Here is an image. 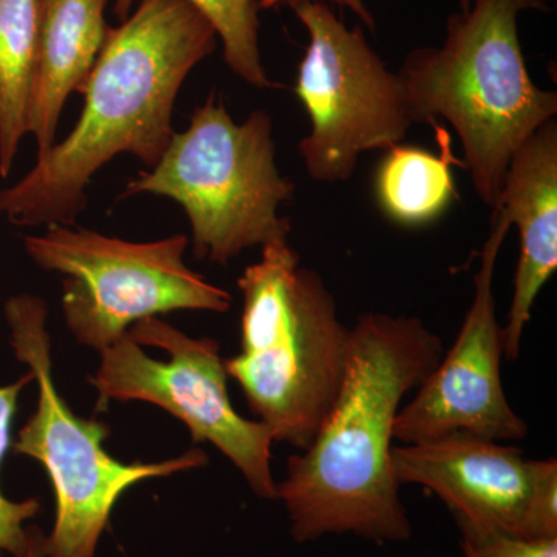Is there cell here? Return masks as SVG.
Returning <instances> with one entry per match:
<instances>
[{"mask_svg":"<svg viewBox=\"0 0 557 557\" xmlns=\"http://www.w3.org/2000/svg\"><path fill=\"white\" fill-rule=\"evenodd\" d=\"M443 355L442 338L421 319L359 317L348 333L338 397L309 448L289 456L276 486L295 541L344 533L408 541L412 527L392 468L395 420L403 398Z\"/></svg>","mask_w":557,"mask_h":557,"instance_id":"obj_1","label":"cell"},{"mask_svg":"<svg viewBox=\"0 0 557 557\" xmlns=\"http://www.w3.org/2000/svg\"><path fill=\"white\" fill-rule=\"evenodd\" d=\"M218 33L188 0H139L109 27L67 138L0 190V218L22 228L75 225L90 180L120 153L156 166L170 145L183 83L218 46Z\"/></svg>","mask_w":557,"mask_h":557,"instance_id":"obj_2","label":"cell"},{"mask_svg":"<svg viewBox=\"0 0 557 557\" xmlns=\"http://www.w3.org/2000/svg\"><path fill=\"white\" fill-rule=\"evenodd\" d=\"M544 9V0H475L449 17L442 46L410 51L398 72L420 123L443 119L456 131L491 209L516 150L557 113V95L533 83L519 39L520 13Z\"/></svg>","mask_w":557,"mask_h":557,"instance_id":"obj_3","label":"cell"},{"mask_svg":"<svg viewBox=\"0 0 557 557\" xmlns=\"http://www.w3.org/2000/svg\"><path fill=\"white\" fill-rule=\"evenodd\" d=\"M237 285L240 354L225 359L226 373L274 442L307 449L343 386L350 329L288 239L263 245Z\"/></svg>","mask_w":557,"mask_h":557,"instance_id":"obj_4","label":"cell"},{"mask_svg":"<svg viewBox=\"0 0 557 557\" xmlns=\"http://www.w3.org/2000/svg\"><path fill=\"white\" fill-rule=\"evenodd\" d=\"M138 194L177 201L189 219L194 256L219 265L245 249L288 239L292 231L278 207L293 199L295 185L277 170L269 113L255 110L237 124L215 91L121 197Z\"/></svg>","mask_w":557,"mask_h":557,"instance_id":"obj_5","label":"cell"},{"mask_svg":"<svg viewBox=\"0 0 557 557\" xmlns=\"http://www.w3.org/2000/svg\"><path fill=\"white\" fill-rule=\"evenodd\" d=\"M3 313L14 355L38 386V405L11 443V453L42 465L53 486L57 516L46 537L47 557H95L110 515L127 490L143 480L207 467V453L190 448L153 463H123L110 456L104 448L108 424L76 416L58 392L46 300L27 293L11 296Z\"/></svg>","mask_w":557,"mask_h":557,"instance_id":"obj_6","label":"cell"},{"mask_svg":"<svg viewBox=\"0 0 557 557\" xmlns=\"http://www.w3.org/2000/svg\"><path fill=\"white\" fill-rule=\"evenodd\" d=\"M188 237L127 242L69 225L47 226L24 247L40 269L64 274L62 314L81 346L104 350L143 319L172 311L226 313L233 296L186 267Z\"/></svg>","mask_w":557,"mask_h":557,"instance_id":"obj_7","label":"cell"},{"mask_svg":"<svg viewBox=\"0 0 557 557\" xmlns=\"http://www.w3.org/2000/svg\"><path fill=\"white\" fill-rule=\"evenodd\" d=\"M89 383L97 409L110 401L159 406L189 429L194 445L211 443L239 469L256 496L276 500L271 474L274 440L265 424L231 405L228 373L218 341L190 338L160 317L132 325L123 339L100 351Z\"/></svg>","mask_w":557,"mask_h":557,"instance_id":"obj_8","label":"cell"},{"mask_svg":"<svg viewBox=\"0 0 557 557\" xmlns=\"http://www.w3.org/2000/svg\"><path fill=\"white\" fill-rule=\"evenodd\" d=\"M288 5L310 38L295 87L311 121L300 157L311 178L346 182L362 152L399 145L420 120L405 81L386 67L361 27L348 28L324 0Z\"/></svg>","mask_w":557,"mask_h":557,"instance_id":"obj_9","label":"cell"},{"mask_svg":"<svg viewBox=\"0 0 557 557\" xmlns=\"http://www.w3.org/2000/svg\"><path fill=\"white\" fill-rule=\"evenodd\" d=\"M399 485L442 498L458 525L530 539L557 537V460H528L496 440L456 432L394 446Z\"/></svg>","mask_w":557,"mask_h":557,"instance_id":"obj_10","label":"cell"},{"mask_svg":"<svg viewBox=\"0 0 557 557\" xmlns=\"http://www.w3.org/2000/svg\"><path fill=\"white\" fill-rule=\"evenodd\" d=\"M509 228L504 209L494 208L474 278V299L456 343L395 420L394 438L403 445L456 432L496 442L528 435L525 420L509 405L502 383L504 327L497 322L493 293L498 252Z\"/></svg>","mask_w":557,"mask_h":557,"instance_id":"obj_11","label":"cell"},{"mask_svg":"<svg viewBox=\"0 0 557 557\" xmlns=\"http://www.w3.org/2000/svg\"><path fill=\"white\" fill-rule=\"evenodd\" d=\"M498 208L518 226L520 256L504 354L516 361L531 309L557 269V124L548 121L509 160Z\"/></svg>","mask_w":557,"mask_h":557,"instance_id":"obj_12","label":"cell"},{"mask_svg":"<svg viewBox=\"0 0 557 557\" xmlns=\"http://www.w3.org/2000/svg\"><path fill=\"white\" fill-rule=\"evenodd\" d=\"M109 0H40L38 62L33 83L28 134L38 156L57 145L62 109L83 94L100 57L109 25Z\"/></svg>","mask_w":557,"mask_h":557,"instance_id":"obj_13","label":"cell"},{"mask_svg":"<svg viewBox=\"0 0 557 557\" xmlns=\"http://www.w3.org/2000/svg\"><path fill=\"white\" fill-rule=\"evenodd\" d=\"M437 132L442 153L413 146H392L376 175V196L384 212L401 225H423L437 219L456 199V183L450 166L460 164L450 152L448 132Z\"/></svg>","mask_w":557,"mask_h":557,"instance_id":"obj_14","label":"cell"},{"mask_svg":"<svg viewBox=\"0 0 557 557\" xmlns=\"http://www.w3.org/2000/svg\"><path fill=\"white\" fill-rule=\"evenodd\" d=\"M40 0H0V177L13 170L28 135L38 62Z\"/></svg>","mask_w":557,"mask_h":557,"instance_id":"obj_15","label":"cell"},{"mask_svg":"<svg viewBox=\"0 0 557 557\" xmlns=\"http://www.w3.org/2000/svg\"><path fill=\"white\" fill-rule=\"evenodd\" d=\"M137 0H115L113 11L126 20ZM214 27L223 44V58L234 75L258 89L277 87L267 76L259 47V0H188Z\"/></svg>","mask_w":557,"mask_h":557,"instance_id":"obj_16","label":"cell"},{"mask_svg":"<svg viewBox=\"0 0 557 557\" xmlns=\"http://www.w3.org/2000/svg\"><path fill=\"white\" fill-rule=\"evenodd\" d=\"M30 383H33V375L28 372L9 386H0V472L13 443L11 426L17 412L22 388ZM39 508L40 505L36 498L13 502L3 496L0 490V553L7 552L16 557L25 556L28 547V528H25L24 523L35 518Z\"/></svg>","mask_w":557,"mask_h":557,"instance_id":"obj_17","label":"cell"},{"mask_svg":"<svg viewBox=\"0 0 557 557\" xmlns=\"http://www.w3.org/2000/svg\"><path fill=\"white\" fill-rule=\"evenodd\" d=\"M465 557H557V537L530 539L458 525Z\"/></svg>","mask_w":557,"mask_h":557,"instance_id":"obj_18","label":"cell"},{"mask_svg":"<svg viewBox=\"0 0 557 557\" xmlns=\"http://www.w3.org/2000/svg\"><path fill=\"white\" fill-rule=\"evenodd\" d=\"M282 2H289V0H259V7L260 9H271V7H276ZM332 2L350 10L351 13L357 14L359 20L364 22L366 27H369L370 30H375V21H373V16L370 14L364 0H332Z\"/></svg>","mask_w":557,"mask_h":557,"instance_id":"obj_19","label":"cell"},{"mask_svg":"<svg viewBox=\"0 0 557 557\" xmlns=\"http://www.w3.org/2000/svg\"><path fill=\"white\" fill-rule=\"evenodd\" d=\"M46 537L38 527H28V547L24 557H47Z\"/></svg>","mask_w":557,"mask_h":557,"instance_id":"obj_20","label":"cell"},{"mask_svg":"<svg viewBox=\"0 0 557 557\" xmlns=\"http://www.w3.org/2000/svg\"><path fill=\"white\" fill-rule=\"evenodd\" d=\"M475 0H460V9L461 11H465V10H468L469 7L472 5V3H474ZM545 3L548 2V0H544Z\"/></svg>","mask_w":557,"mask_h":557,"instance_id":"obj_21","label":"cell"}]
</instances>
